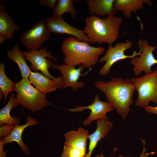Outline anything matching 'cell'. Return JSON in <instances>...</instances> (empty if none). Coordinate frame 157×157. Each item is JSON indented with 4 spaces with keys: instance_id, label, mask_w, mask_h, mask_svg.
Wrapping results in <instances>:
<instances>
[{
    "instance_id": "cell-1",
    "label": "cell",
    "mask_w": 157,
    "mask_h": 157,
    "mask_svg": "<svg viewBox=\"0 0 157 157\" xmlns=\"http://www.w3.org/2000/svg\"><path fill=\"white\" fill-rule=\"evenodd\" d=\"M94 85L103 92L108 103L125 120L133 103V95L135 90L131 79L114 77L107 81H97Z\"/></svg>"
},
{
    "instance_id": "cell-2",
    "label": "cell",
    "mask_w": 157,
    "mask_h": 157,
    "mask_svg": "<svg viewBox=\"0 0 157 157\" xmlns=\"http://www.w3.org/2000/svg\"><path fill=\"white\" fill-rule=\"evenodd\" d=\"M89 44L73 36L66 38L61 45L65 64L74 67L82 65L87 68L96 65L105 49L101 46L94 47Z\"/></svg>"
},
{
    "instance_id": "cell-3",
    "label": "cell",
    "mask_w": 157,
    "mask_h": 157,
    "mask_svg": "<svg viewBox=\"0 0 157 157\" xmlns=\"http://www.w3.org/2000/svg\"><path fill=\"white\" fill-rule=\"evenodd\" d=\"M122 22V19L119 17L108 16L101 18L92 15L85 19V25L83 31L92 44L112 45L119 36Z\"/></svg>"
},
{
    "instance_id": "cell-4",
    "label": "cell",
    "mask_w": 157,
    "mask_h": 157,
    "mask_svg": "<svg viewBox=\"0 0 157 157\" xmlns=\"http://www.w3.org/2000/svg\"><path fill=\"white\" fill-rule=\"evenodd\" d=\"M14 91L17 93L16 98L20 104L32 112L39 111L50 104L46 94L34 87L28 78L15 83Z\"/></svg>"
},
{
    "instance_id": "cell-5",
    "label": "cell",
    "mask_w": 157,
    "mask_h": 157,
    "mask_svg": "<svg viewBox=\"0 0 157 157\" xmlns=\"http://www.w3.org/2000/svg\"><path fill=\"white\" fill-rule=\"evenodd\" d=\"M131 80L138 94L135 101L137 106L144 108L151 101L157 105V66L151 73Z\"/></svg>"
},
{
    "instance_id": "cell-6",
    "label": "cell",
    "mask_w": 157,
    "mask_h": 157,
    "mask_svg": "<svg viewBox=\"0 0 157 157\" xmlns=\"http://www.w3.org/2000/svg\"><path fill=\"white\" fill-rule=\"evenodd\" d=\"M88 131L81 127L63 135L65 138L61 157H86Z\"/></svg>"
},
{
    "instance_id": "cell-7",
    "label": "cell",
    "mask_w": 157,
    "mask_h": 157,
    "mask_svg": "<svg viewBox=\"0 0 157 157\" xmlns=\"http://www.w3.org/2000/svg\"><path fill=\"white\" fill-rule=\"evenodd\" d=\"M132 46L133 43L131 41L117 42L114 47L112 45H109L105 54L99 60L100 63L105 62L99 71L100 74L103 76L107 75L110 71L112 66L119 60L127 58L131 59L134 57L140 56L141 53L142 49L139 45V50L138 52L135 51L131 55L125 54V51L132 48Z\"/></svg>"
},
{
    "instance_id": "cell-8",
    "label": "cell",
    "mask_w": 157,
    "mask_h": 157,
    "mask_svg": "<svg viewBox=\"0 0 157 157\" xmlns=\"http://www.w3.org/2000/svg\"><path fill=\"white\" fill-rule=\"evenodd\" d=\"M51 33L45 20L42 19L21 33L20 39L23 46L28 51L38 50L41 48L44 42L49 40Z\"/></svg>"
},
{
    "instance_id": "cell-9",
    "label": "cell",
    "mask_w": 157,
    "mask_h": 157,
    "mask_svg": "<svg viewBox=\"0 0 157 157\" xmlns=\"http://www.w3.org/2000/svg\"><path fill=\"white\" fill-rule=\"evenodd\" d=\"M47 50V48L44 47L38 50L21 52L26 60L31 63L29 67L31 69L35 72L39 71L46 77L55 80L57 77H53L49 71L53 67V63L51 60L46 58H51L56 62L57 60L51 52Z\"/></svg>"
},
{
    "instance_id": "cell-10",
    "label": "cell",
    "mask_w": 157,
    "mask_h": 157,
    "mask_svg": "<svg viewBox=\"0 0 157 157\" xmlns=\"http://www.w3.org/2000/svg\"><path fill=\"white\" fill-rule=\"evenodd\" d=\"M142 49V51L139 57L136 56L131 59L130 63L133 66V72L136 76H140L141 73L150 74L152 72L151 67L157 64V59L154 57L153 51L157 48L151 46L145 38L139 40L138 42Z\"/></svg>"
},
{
    "instance_id": "cell-11",
    "label": "cell",
    "mask_w": 157,
    "mask_h": 157,
    "mask_svg": "<svg viewBox=\"0 0 157 157\" xmlns=\"http://www.w3.org/2000/svg\"><path fill=\"white\" fill-rule=\"evenodd\" d=\"M45 21L47 28L51 33L67 34L75 37L81 41L92 44L91 40L83 30L70 25L62 16L52 15L48 17Z\"/></svg>"
},
{
    "instance_id": "cell-12",
    "label": "cell",
    "mask_w": 157,
    "mask_h": 157,
    "mask_svg": "<svg viewBox=\"0 0 157 157\" xmlns=\"http://www.w3.org/2000/svg\"><path fill=\"white\" fill-rule=\"evenodd\" d=\"M113 107L108 102L101 101L98 94L94 96L93 102L87 106H77L72 109H66L70 111L78 112L88 109L90 110V115L83 122L84 126H88L95 120L103 117L106 116V113L113 111Z\"/></svg>"
},
{
    "instance_id": "cell-13",
    "label": "cell",
    "mask_w": 157,
    "mask_h": 157,
    "mask_svg": "<svg viewBox=\"0 0 157 157\" xmlns=\"http://www.w3.org/2000/svg\"><path fill=\"white\" fill-rule=\"evenodd\" d=\"M53 67L58 69L62 76L63 89L69 87L73 90L76 91L85 85L83 81L78 82L80 77L83 75L81 74V72L84 71L85 68L83 65H80L77 69L75 68L74 66L65 64L53 65Z\"/></svg>"
},
{
    "instance_id": "cell-14",
    "label": "cell",
    "mask_w": 157,
    "mask_h": 157,
    "mask_svg": "<svg viewBox=\"0 0 157 157\" xmlns=\"http://www.w3.org/2000/svg\"><path fill=\"white\" fill-rule=\"evenodd\" d=\"M28 79L33 86L46 94L63 88V85L62 76H59L56 79L54 80L38 72H31Z\"/></svg>"
},
{
    "instance_id": "cell-15",
    "label": "cell",
    "mask_w": 157,
    "mask_h": 157,
    "mask_svg": "<svg viewBox=\"0 0 157 157\" xmlns=\"http://www.w3.org/2000/svg\"><path fill=\"white\" fill-rule=\"evenodd\" d=\"M27 121L25 124L15 125L11 133L8 136L2 138L1 139L4 143L6 144L12 142H16L22 152L26 154H30V150L28 146L24 142L22 139V134L24 131L27 127L38 124L39 122L30 116L26 117Z\"/></svg>"
},
{
    "instance_id": "cell-16",
    "label": "cell",
    "mask_w": 157,
    "mask_h": 157,
    "mask_svg": "<svg viewBox=\"0 0 157 157\" xmlns=\"http://www.w3.org/2000/svg\"><path fill=\"white\" fill-rule=\"evenodd\" d=\"M108 120L107 116L97 120V127L96 130L88 135V151L86 157H91L98 142L107 136L111 129L113 123Z\"/></svg>"
},
{
    "instance_id": "cell-17",
    "label": "cell",
    "mask_w": 157,
    "mask_h": 157,
    "mask_svg": "<svg viewBox=\"0 0 157 157\" xmlns=\"http://www.w3.org/2000/svg\"><path fill=\"white\" fill-rule=\"evenodd\" d=\"M115 0H87L89 13L98 17L115 16L117 10L114 5Z\"/></svg>"
},
{
    "instance_id": "cell-18",
    "label": "cell",
    "mask_w": 157,
    "mask_h": 157,
    "mask_svg": "<svg viewBox=\"0 0 157 157\" xmlns=\"http://www.w3.org/2000/svg\"><path fill=\"white\" fill-rule=\"evenodd\" d=\"M144 4L151 6L152 3L149 0H115L114 2L117 10L121 12L127 19L131 17L132 13L144 8Z\"/></svg>"
},
{
    "instance_id": "cell-19",
    "label": "cell",
    "mask_w": 157,
    "mask_h": 157,
    "mask_svg": "<svg viewBox=\"0 0 157 157\" xmlns=\"http://www.w3.org/2000/svg\"><path fill=\"white\" fill-rule=\"evenodd\" d=\"M2 3L0 6V35L7 39L13 38L15 32L21 29L20 27L13 21Z\"/></svg>"
},
{
    "instance_id": "cell-20",
    "label": "cell",
    "mask_w": 157,
    "mask_h": 157,
    "mask_svg": "<svg viewBox=\"0 0 157 157\" xmlns=\"http://www.w3.org/2000/svg\"><path fill=\"white\" fill-rule=\"evenodd\" d=\"M12 93L10 96L9 101L0 110V125L5 124H11L15 125L19 124L20 119L17 117H12L10 114L11 110L20 104L19 101Z\"/></svg>"
},
{
    "instance_id": "cell-21",
    "label": "cell",
    "mask_w": 157,
    "mask_h": 157,
    "mask_svg": "<svg viewBox=\"0 0 157 157\" xmlns=\"http://www.w3.org/2000/svg\"><path fill=\"white\" fill-rule=\"evenodd\" d=\"M7 56L9 59L17 64L22 78H28L31 71L26 63V58L20 50L18 44H16L11 49L7 51Z\"/></svg>"
},
{
    "instance_id": "cell-22",
    "label": "cell",
    "mask_w": 157,
    "mask_h": 157,
    "mask_svg": "<svg viewBox=\"0 0 157 157\" xmlns=\"http://www.w3.org/2000/svg\"><path fill=\"white\" fill-rule=\"evenodd\" d=\"M78 0H58L53 11V15L62 16L67 13H69L72 17L75 18L77 14L76 11L74 9L75 3Z\"/></svg>"
},
{
    "instance_id": "cell-23",
    "label": "cell",
    "mask_w": 157,
    "mask_h": 157,
    "mask_svg": "<svg viewBox=\"0 0 157 157\" xmlns=\"http://www.w3.org/2000/svg\"><path fill=\"white\" fill-rule=\"evenodd\" d=\"M5 65L0 63V93L3 96L4 101H6L9 93L14 91V83L6 76L5 73Z\"/></svg>"
},
{
    "instance_id": "cell-24",
    "label": "cell",
    "mask_w": 157,
    "mask_h": 157,
    "mask_svg": "<svg viewBox=\"0 0 157 157\" xmlns=\"http://www.w3.org/2000/svg\"><path fill=\"white\" fill-rule=\"evenodd\" d=\"M15 125L11 124H5L0 127V137L3 138L8 135L13 130Z\"/></svg>"
},
{
    "instance_id": "cell-25",
    "label": "cell",
    "mask_w": 157,
    "mask_h": 157,
    "mask_svg": "<svg viewBox=\"0 0 157 157\" xmlns=\"http://www.w3.org/2000/svg\"><path fill=\"white\" fill-rule=\"evenodd\" d=\"M57 0H40L38 2L41 5L48 7L51 9H53L57 3Z\"/></svg>"
},
{
    "instance_id": "cell-26",
    "label": "cell",
    "mask_w": 157,
    "mask_h": 157,
    "mask_svg": "<svg viewBox=\"0 0 157 157\" xmlns=\"http://www.w3.org/2000/svg\"><path fill=\"white\" fill-rule=\"evenodd\" d=\"M141 140L142 142L143 143V149L140 155L138 157H149V155L152 154H153L154 152H151L150 153H146V151L147 150V149L145 148V141L142 139ZM96 157H105L103 154L100 153L99 154L97 155L96 156ZM118 157H124L122 155H120ZM126 157H131L130 156H126Z\"/></svg>"
},
{
    "instance_id": "cell-27",
    "label": "cell",
    "mask_w": 157,
    "mask_h": 157,
    "mask_svg": "<svg viewBox=\"0 0 157 157\" xmlns=\"http://www.w3.org/2000/svg\"><path fill=\"white\" fill-rule=\"evenodd\" d=\"M5 144L2 141L0 140V157H5L8 151L9 150L7 149L6 151L3 150V147Z\"/></svg>"
},
{
    "instance_id": "cell-28",
    "label": "cell",
    "mask_w": 157,
    "mask_h": 157,
    "mask_svg": "<svg viewBox=\"0 0 157 157\" xmlns=\"http://www.w3.org/2000/svg\"><path fill=\"white\" fill-rule=\"evenodd\" d=\"M144 108L145 111L147 112L157 114V106L152 107L148 106Z\"/></svg>"
},
{
    "instance_id": "cell-29",
    "label": "cell",
    "mask_w": 157,
    "mask_h": 157,
    "mask_svg": "<svg viewBox=\"0 0 157 157\" xmlns=\"http://www.w3.org/2000/svg\"><path fill=\"white\" fill-rule=\"evenodd\" d=\"M7 40L5 37L0 35V44L4 43Z\"/></svg>"
}]
</instances>
